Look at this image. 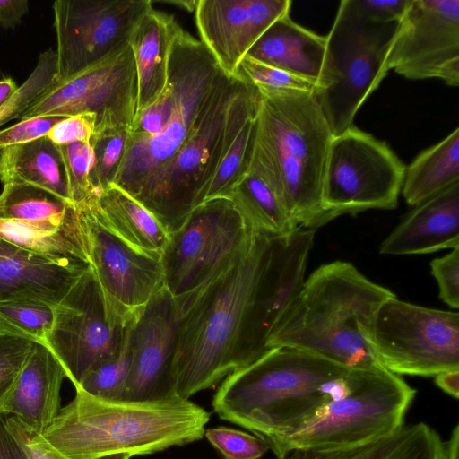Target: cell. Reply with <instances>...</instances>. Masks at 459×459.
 Returning <instances> with one entry per match:
<instances>
[{
	"label": "cell",
	"instance_id": "cell-1",
	"mask_svg": "<svg viewBox=\"0 0 459 459\" xmlns=\"http://www.w3.org/2000/svg\"><path fill=\"white\" fill-rule=\"evenodd\" d=\"M313 234L271 235L253 229L228 269L180 307L173 375L190 399L263 355L267 340L304 280Z\"/></svg>",
	"mask_w": 459,
	"mask_h": 459
},
{
	"label": "cell",
	"instance_id": "cell-2",
	"mask_svg": "<svg viewBox=\"0 0 459 459\" xmlns=\"http://www.w3.org/2000/svg\"><path fill=\"white\" fill-rule=\"evenodd\" d=\"M359 369L293 348H271L229 374L212 405L220 419L249 430L269 446L329 401L347 394Z\"/></svg>",
	"mask_w": 459,
	"mask_h": 459
},
{
	"label": "cell",
	"instance_id": "cell-3",
	"mask_svg": "<svg viewBox=\"0 0 459 459\" xmlns=\"http://www.w3.org/2000/svg\"><path fill=\"white\" fill-rule=\"evenodd\" d=\"M394 296L351 263L322 264L304 280L266 348L300 350L348 368L382 367L368 337L378 308Z\"/></svg>",
	"mask_w": 459,
	"mask_h": 459
},
{
	"label": "cell",
	"instance_id": "cell-4",
	"mask_svg": "<svg viewBox=\"0 0 459 459\" xmlns=\"http://www.w3.org/2000/svg\"><path fill=\"white\" fill-rule=\"evenodd\" d=\"M210 412L178 396L158 401L112 400L75 389L74 398L40 434L68 459L130 456L184 446L204 436Z\"/></svg>",
	"mask_w": 459,
	"mask_h": 459
},
{
	"label": "cell",
	"instance_id": "cell-5",
	"mask_svg": "<svg viewBox=\"0 0 459 459\" xmlns=\"http://www.w3.org/2000/svg\"><path fill=\"white\" fill-rule=\"evenodd\" d=\"M250 162L276 186L299 228L333 219L322 204V183L333 134L313 92L257 88Z\"/></svg>",
	"mask_w": 459,
	"mask_h": 459
},
{
	"label": "cell",
	"instance_id": "cell-6",
	"mask_svg": "<svg viewBox=\"0 0 459 459\" xmlns=\"http://www.w3.org/2000/svg\"><path fill=\"white\" fill-rule=\"evenodd\" d=\"M229 77L204 45L179 26L168 60L169 114L157 134L134 137L130 134L113 184L135 197L183 149Z\"/></svg>",
	"mask_w": 459,
	"mask_h": 459
},
{
	"label": "cell",
	"instance_id": "cell-7",
	"mask_svg": "<svg viewBox=\"0 0 459 459\" xmlns=\"http://www.w3.org/2000/svg\"><path fill=\"white\" fill-rule=\"evenodd\" d=\"M258 100L255 86L230 76L183 149L134 197L169 234L204 202L220 161Z\"/></svg>",
	"mask_w": 459,
	"mask_h": 459
},
{
	"label": "cell",
	"instance_id": "cell-8",
	"mask_svg": "<svg viewBox=\"0 0 459 459\" xmlns=\"http://www.w3.org/2000/svg\"><path fill=\"white\" fill-rule=\"evenodd\" d=\"M398 23L376 22L354 0L341 1L313 92L333 136L353 126L359 108L387 75L386 56Z\"/></svg>",
	"mask_w": 459,
	"mask_h": 459
},
{
	"label": "cell",
	"instance_id": "cell-9",
	"mask_svg": "<svg viewBox=\"0 0 459 459\" xmlns=\"http://www.w3.org/2000/svg\"><path fill=\"white\" fill-rule=\"evenodd\" d=\"M416 390L383 367L361 368L353 387L273 440L276 458L294 449L326 450L370 443L404 425Z\"/></svg>",
	"mask_w": 459,
	"mask_h": 459
},
{
	"label": "cell",
	"instance_id": "cell-10",
	"mask_svg": "<svg viewBox=\"0 0 459 459\" xmlns=\"http://www.w3.org/2000/svg\"><path fill=\"white\" fill-rule=\"evenodd\" d=\"M252 232L230 198L197 205L169 234L160 256L163 286L182 307L239 258Z\"/></svg>",
	"mask_w": 459,
	"mask_h": 459
},
{
	"label": "cell",
	"instance_id": "cell-11",
	"mask_svg": "<svg viewBox=\"0 0 459 459\" xmlns=\"http://www.w3.org/2000/svg\"><path fill=\"white\" fill-rule=\"evenodd\" d=\"M368 344L377 362L398 376L459 369V314L392 297L376 314Z\"/></svg>",
	"mask_w": 459,
	"mask_h": 459
},
{
	"label": "cell",
	"instance_id": "cell-12",
	"mask_svg": "<svg viewBox=\"0 0 459 459\" xmlns=\"http://www.w3.org/2000/svg\"><path fill=\"white\" fill-rule=\"evenodd\" d=\"M405 168L385 142L350 126L330 143L322 183L325 211L333 220L370 209H394Z\"/></svg>",
	"mask_w": 459,
	"mask_h": 459
},
{
	"label": "cell",
	"instance_id": "cell-13",
	"mask_svg": "<svg viewBox=\"0 0 459 459\" xmlns=\"http://www.w3.org/2000/svg\"><path fill=\"white\" fill-rule=\"evenodd\" d=\"M133 317L111 307L90 267L55 307L46 346L77 387L89 372L118 356Z\"/></svg>",
	"mask_w": 459,
	"mask_h": 459
},
{
	"label": "cell",
	"instance_id": "cell-14",
	"mask_svg": "<svg viewBox=\"0 0 459 459\" xmlns=\"http://www.w3.org/2000/svg\"><path fill=\"white\" fill-rule=\"evenodd\" d=\"M137 107V76L129 44L56 81L19 119L93 113V134L132 130Z\"/></svg>",
	"mask_w": 459,
	"mask_h": 459
},
{
	"label": "cell",
	"instance_id": "cell-15",
	"mask_svg": "<svg viewBox=\"0 0 459 459\" xmlns=\"http://www.w3.org/2000/svg\"><path fill=\"white\" fill-rule=\"evenodd\" d=\"M150 0H57L53 4L56 81L128 43Z\"/></svg>",
	"mask_w": 459,
	"mask_h": 459
},
{
	"label": "cell",
	"instance_id": "cell-16",
	"mask_svg": "<svg viewBox=\"0 0 459 459\" xmlns=\"http://www.w3.org/2000/svg\"><path fill=\"white\" fill-rule=\"evenodd\" d=\"M410 80L459 85V0H411L385 61Z\"/></svg>",
	"mask_w": 459,
	"mask_h": 459
},
{
	"label": "cell",
	"instance_id": "cell-17",
	"mask_svg": "<svg viewBox=\"0 0 459 459\" xmlns=\"http://www.w3.org/2000/svg\"><path fill=\"white\" fill-rule=\"evenodd\" d=\"M180 316V306L164 286L135 311L128 333L130 368L120 400L178 396L173 360Z\"/></svg>",
	"mask_w": 459,
	"mask_h": 459
},
{
	"label": "cell",
	"instance_id": "cell-18",
	"mask_svg": "<svg viewBox=\"0 0 459 459\" xmlns=\"http://www.w3.org/2000/svg\"><path fill=\"white\" fill-rule=\"evenodd\" d=\"M77 207L84 225L90 265L100 288L114 309L132 317L163 286L160 258L121 239L90 204Z\"/></svg>",
	"mask_w": 459,
	"mask_h": 459
},
{
	"label": "cell",
	"instance_id": "cell-19",
	"mask_svg": "<svg viewBox=\"0 0 459 459\" xmlns=\"http://www.w3.org/2000/svg\"><path fill=\"white\" fill-rule=\"evenodd\" d=\"M290 0H197L194 12L200 41L220 68L234 76L258 39L290 11Z\"/></svg>",
	"mask_w": 459,
	"mask_h": 459
},
{
	"label": "cell",
	"instance_id": "cell-20",
	"mask_svg": "<svg viewBox=\"0 0 459 459\" xmlns=\"http://www.w3.org/2000/svg\"><path fill=\"white\" fill-rule=\"evenodd\" d=\"M90 267L85 262L51 258L0 238V302L56 307Z\"/></svg>",
	"mask_w": 459,
	"mask_h": 459
},
{
	"label": "cell",
	"instance_id": "cell-21",
	"mask_svg": "<svg viewBox=\"0 0 459 459\" xmlns=\"http://www.w3.org/2000/svg\"><path fill=\"white\" fill-rule=\"evenodd\" d=\"M459 247V182L416 205L382 242V255H422Z\"/></svg>",
	"mask_w": 459,
	"mask_h": 459
},
{
	"label": "cell",
	"instance_id": "cell-22",
	"mask_svg": "<svg viewBox=\"0 0 459 459\" xmlns=\"http://www.w3.org/2000/svg\"><path fill=\"white\" fill-rule=\"evenodd\" d=\"M66 372L44 344L35 343L0 413L14 416L41 434L61 410L60 390Z\"/></svg>",
	"mask_w": 459,
	"mask_h": 459
},
{
	"label": "cell",
	"instance_id": "cell-23",
	"mask_svg": "<svg viewBox=\"0 0 459 459\" xmlns=\"http://www.w3.org/2000/svg\"><path fill=\"white\" fill-rule=\"evenodd\" d=\"M179 26L172 14L152 7L130 33L137 76L135 116L154 103L166 86L170 45Z\"/></svg>",
	"mask_w": 459,
	"mask_h": 459
},
{
	"label": "cell",
	"instance_id": "cell-24",
	"mask_svg": "<svg viewBox=\"0 0 459 459\" xmlns=\"http://www.w3.org/2000/svg\"><path fill=\"white\" fill-rule=\"evenodd\" d=\"M325 49V36L293 22L290 13L279 18L246 56L316 84Z\"/></svg>",
	"mask_w": 459,
	"mask_h": 459
},
{
	"label": "cell",
	"instance_id": "cell-25",
	"mask_svg": "<svg viewBox=\"0 0 459 459\" xmlns=\"http://www.w3.org/2000/svg\"><path fill=\"white\" fill-rule=\"evenodd\" d=\"M86 204L125 242L143 253L160 258L169 233L143 204L126 191L112 183Z\"/></svg>",
	"mask_w": 459,
	"mask_h": 459
},
{
	"label": "cell",
	"instance_id": "cell-26",
	"mask_svg": "<svg viewBox=\"0 0 459 459\" xmlns=\"http://www.w3.org/2000/svg\"><path fill=\"white\" fill-rule=\"evenodd\" d=\"M0 181L37 186L71 202L57 146L47 136L4 149Z\"/></svg>",
	"mask_w": 459,
	"mask_h": 459
},
{
	"label": "cell",
	"instance_id": "cell-27",
	"mask_svg": "<svg viewBox=\"0 0 459 459\" xmlns=\"http://www.w3.org/2000/svg\"><path fill=\"white\" fill-rule=\"evenodd\" d=\"M0 219L15 221L48 230L82 224L80 209L42 188L5 184L0 194Z\"/></svg>",
	"mask_w": 459,
	"mask_h": 459
},
{
	"label": "cell",
	"instance_id": "cell-28",
	"mask_svg": "<svg viewBox=\"0 0 459 459\" xmlns=\"http://www.w3.org/2000/svg\"><path fill=\"white\" fill-rule=\"evenodd\" d=\"M229 198L255 230L280 236L299 229L271 178L251 162Z\"/></svg>",
	"mask_w": 459,
	"mask_h": 459
},
{
	"label": "cell",
	"instance_id": "cell-29",
	"mask_svg": "<svg viewBox=\"0 0 459 459\" xmlns=\"http://www.w3.org/2000/svg\"><path fill=\"white\" fill-rule=\"evenodd\" d=\"M459 182V128L421 152L405 168L402 194L410 205H418Z\"/></svg>",
	"mask_w": 459,
	"mask_h": 459
},
{
	"label": "cell",
	"instance_id": "cell-30",
	"mask_svg": "<svg viewBox=\"0 0 459 459\" xmlns=\"http://www.w3.org/2000/svg\"><path fill=\"white\" fill-rule=\"evenodd\" d=\"M0 238L51 258L90 264L83 221L80 227L48 230L0 219Z\"/></svg>",
	"mask_w": 459,
	"mask_h": 459
},
{
	"label": "cell",
	"instance_id": "cell-31",
	"mask_svg": "<svg viewBox=\"0 0 459 459\" xmlns=\"http://www.w3.org/2000/svg\"><path fill=\"white\" fill-rule=\"evenodd\" d=\"M255 115L256 112L250 115L236 134L212 176L204 202L218 197L229 198L247 174L254 143Z\"/></svg>",
	"mask_w": 459,
	"mask_h": 459
},
{
	"label": "cell",
	"instance_id": "cell-32",
	"mask_svg": "<svg viewBox=\"0 0 459 459\" xmlns=\"http://www.w3.org/2000/svg\"><path fill=\"white\" fill-rule=\"evenodd\" d=\"M438 433L423 422L403 425L385 437L371 459H442Z\"/></svg>",
	"mask_w": 459,
	"mask_h": 459
},
{
	"label": "cell",
	"instance_id": "cell-33",
	"mask_svg": "<svg viewBox=\"0 0 459 459\" xmlns=\"http://www.w3.org/2000/svg\"><path fill=\"white\" fill-rule=\"evenodd\" d=\"M55 319V307L30 302H0V331L46 345Z\"/></svg>",
	"mask_w": 459,
	"mask_h": 459
},
{
	"label": "cell",
	"instance_id": "cell-34",
	"mask_svg": "<svg viewBox=\"0 0 459 459\" xmlns=\"http://www.w3.org/2000/svg\"><path fill=\"white\" fill-rule=\"evenodd\" d=\"M70 201L76 206L99 195L91 181L94 153L90 143L56 145Z\"/></svg>",
	"mask_w": 459,
	"mask_h": 459
},
{
	"label": "cell",
	"instance_id": "cell-35",
	"mask_svg": "<svg viewBox=\"0 0 459 459\" xmlns=\"http://www.w3.org/2000/svg\"><path fill=\"white\" fill-rule=\"evenodd\" d=\"M56 72L55 50L50 48L42 52L29 77L0 107V126L19 118L56 81Z\"/></svg>",
	"mask_w": 459,
	"mask_h": 459
},
{
	"label": "cell",
	"instance_id": "cell-36",
	"mask_svg": "<svg viewBox=\"0 0 459 459\" xmlns=\"http://www.w3.org/2000/svg\"><path fill=\"white\" fill-rule=\"evenodd\" d=\"M130 134V130H121L91 136L90 143L94 153L91 181L99 194L114 182Z\"/></svg>",
	"mask_w": 459,
	"mask_h": 459
},
{
	"label": "cell",
	"instance_id": "cell-37",
	"mask_svg": "<svg viewBox=\"0 0 459 459\" xmlns=\"http://www.w3.org/2000/svg\"><path fill=\"white\" fill-rule=\"evenodd\" d=\"M130 363L131 352L127 336L118 356L89 372L75 389H81L99 398L120 400Z\"/></svg>",
	"mask_w": 459,
	"mask_h": 459
},
{
	"label": "cell",
	"instance_id": "cell-38",
	"mask_svg": "<svg viewBox=\"0 0 459 459\" xmlns=\"http://www.w3.org/2000/svg\"><path fill=\"white\" fill-rule=\"evenodd\" d=\"M235 76L256 88L294 90L314 92L316 84L281 69L245 56L238 65Z\"/></svg>",
	"mask_w": 459,
	"mask_h": 459
},
{
	"label": "cell",
	"instance_id": "cell-39",
	"mask_svg": "<svg viewBox=\"0 0 459 459\" xmlns=\"http://www.w3.org/2000/svg\"><path fill=\"white\" fill-rule=\"evenodd\" d=\"M204 436L223 459H259L270 450L264 439L229 427L207 429Z\"/></svg>",
	"mask_w": 459,
	"mask_h": 459
},
{
	"label": "cell",
	"instance_id": "cell-40",
	"mask_svg": "<svg viewBox=\"0 0 459 459\" xmlns=\"http://www.w3.org/2000/svg\"><path fill=\"white\" fill-rule=\"evenodd\" d=\"M35 343L0 331V406L10 394Z\"/></svg>",
	"mask_w": 459,
	"mask_h": 459
},
{
	"label": "cell",
	"instance_id": "cell-41",
	"mask_svg": "<svg viewBox=\"0 0 459 459\" xmlns=\"http://www.w3.org/2000/svg\"><path fill=\"white\" fill-rule=\"evenodd\" d=\"M440 299L450 307H459V247L447 255L435 258L430 263Z\"/></svg>",
	"mask_w": 459,
	"mask_h": 459
},
{
	"label": "cell",
	"instance_id": "cell-42",
	"mask_svg": "<svg viewBox=\"0 0 459 459\" xmlns=\"http://www.w3.org/2000/svg\"><path fill=\"white\" fill-rule=\"evenodd\" d=\"M96 125L93 113H82L63 117L47 134V137L56 145L74 143H90Z\"/></svg>",
	"mask_w": 459,
	"mask_h": 459
},
{
	"label": "cell",
	"instance_id": "cell-43",
	"mask_svg": "<svg viewBox=\"0 0 459 459\" xmlns=\"http://www.w3.org/2000/svg\"><path fill=\"white\" fill-rule=\"evenodd\" d=\"M62 117H36L0 130V152L8 147L33 142L47 135Z\"/></svg>",
	"mask_w": 459,
	"mask_h": 459
},
{
	"label": "cell",
	"instance_id": "cell-44",
	"mask_svg": "<svg viewBox=\"0 0 459 459\" xmlns=\"http://www.w3.org/2000/svg\"><path fill=\"white\" fill-rule=\"evenodd\" d=\"M5 424L29 459H68L48 446L41 438L40 434L16 417L5 415Z\"/></svg>",
	"mask_w": 459,
	"mask_h": 459
},
{
	"label": "cell",
	"instance_id": "cell-45",
	"mask_svg": "<svg viewBox=\"0 0 459 459\" xmlns=\"http://www.w3.org/2000/svg\"><path fill=\"white\" fill-rule=\"evenodd\" d=\"M411 0H354L367 17L380 22H399Z\"/></svg>",
	"mask_w": 459,
	"mask_h": 459
},
{
	"label": "cell",
	"instance_id": "cell-46",
	"mask_svg": "<svg viewBox=\"0 0 459 459\" xmlns=\"http://www.w3.org/2000/svg\"><path fill=\"white\" fill-rule=\"evenodd\" d=\"M28 11L27 0H0V25L5 29H14Z\"/></svg>",
	"mask_w": 459,
	"mask_h": 459
},
{
	"label": "cell",
	"instance_id": "cell-47",
	"mask_svg": "<svg viewBox=\"0 0 459 459\" xmlns=\"http://www.w3.org/2000/svg\"><path fill=\"white\" fill-rule=\"evenodd\" d=\"M0 459H29L23 448L5 424V415L0 413Z\"/></svg>",
	"mask_w": 459,
	"mask_h": 459
},
{
	"label": "cell",
	"instance_id": "cell-48",
	"mask_svg": "<svg viewBox=\"0 0 459 459\" xmlns=\"http://www.w3.org/2000/svg\"><path fill=\"white\" fill-rule=\"evenodd\" d=\"M436 385L447 394L459 396V369L447 370L435 376Z\"/></svg>",
	"mask_w": 459,
	"mask_h": 459
},
{
	"label": "cell",
	"instance_id": "cell-49",
	"mask_svg": "<svg viewBox=\"0 0 459 459\" xmlns=\"http://www.w3.org/2000/svg\"><path fill=\"white\" fill-rule=\"evenodd\" d=\"M459 454V425L452 430L449 439L443 443L442 459H458Z\"/></svg>",
	"mask_w": 459,
	"mask_h": 459
},
{
	"label": "cell",
	"instance_id": "cell-50",
	"mask_svg": "<svg viewBox=\"0 0 459 459\" xmlns=\"http://www.w3.org/2000/svg\"><path fill=\"white\" fill-rule=\"evenodd\" d=\"M19 86L12 78L0 79V107L9 100Z\"/></svg>",
	"mask_w": 459,
	"mask_h": 459
},
{
	"label": "cell",
	"instance_id": "cell-51",
	"mask_svg": "<svg viewBox=\"0 0 459 459\" xmlns=\"http://www.w3.org/2000/svg\"><path fill=\"white\" fill-rule=\"evenodd\" d=\"M166 3H169L173 5H177L187 12L194 13L197 1L195 0H184V1H167Z\"/></svg>",
	"mask_w": 459,
	"mask_h": 459
},
{
	"label": "cell",
	"instance_id": "cell-52",
	"mask_svg": "<svg viewBox=\"0 0 459 459\" xmlns=\"http://www.w3.org/2000/svg\"><path fill=\"white\" fill-rule=\"evenodd\" d=\"M130 455L125 453L112 454L105 456L99 457L97 459H130Z\"/></svg>",
	"mask_w": 459,
	"mask_h": 459
}]
</instances>
